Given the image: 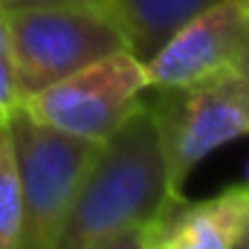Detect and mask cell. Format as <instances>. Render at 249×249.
Listing matches in <instances>:
<instances>
[{
  "label": "cell",
  "mask_w": 249,
  "mask_h": 249,
  "mask_svg": "<svg viewBox=\"0 0 249 249\" xmlns=\"http://www.w3.org/2000/svg\"><path fill=\"white\" fill-rule=\"evenodd\" d=\"M174 200L154 116L142 105L105 142H99L53 249H96L142 229Z\"/></svg>",
  "instance_id": "6da1fadb"
},
{
  "label": "cell",
  "mask_w": 249,
  "mask_h": 249,
  "mask_svg": "<svg viewBox=\"0 0 249 249\" xmlns=\"http://www.w3.org/2000/svg\"><path fill=\"white\" fill-rule=\"evenodd\" d=\"M145 93L174 197H183L191 171L212 151L249 136V90L232 67L188 84L148 87Z\"/></svg>",
  "instance_id": "7a4b0ae2"
},
{
  "label": "cell",
  "mask_w": 249,
  "mask_h": 249,
  "mask_svg": "<svg viewBox=\"0 0 249 249\" xmlns=\"http://www.w3.org/2000/svg\"><path fill=\"white\" fill-rule=\"evenodd\" d=\"M18 105L87 64L122 53L124 41L99 6H41L3 15Z\"/></svg>",
  "instance_id": "3957f363"
},
{
  "label": "cell",
  "mask_w": 249,
  "mask_h": 249,
  "mask_svg": "<svg viewBox=\"0 0 249 249\" xmlns=\"http://www.w3.org/2000/svg\"><path fill=\"white\" fill-rule=\"evenodd\" d=\"M6 119L23 197V249H53L99 142L38 122L20 105Z\"/></svg>",
  "instance_id": "277c9868"
},
{
  "label": "cell",
  "mask_w": 249,
  "mask_h": 249,
  "mask_svg": "<svg viewBox=\"0 0 249 249\" xmlns=\"http://www.w3.org/2000/svg\"><path fill=\"white\" fill-rule=\"evenodd\" d=\"M145 90V64L122 50L70 72L20 102V107L55 130L105 142L142 105Z\"/></svg>",
  "instance_id": "5b68a950"
},
{
  "label": "cell",
  "mask_w": 249,
  "mask_h": 249,
  "mask_svg": "<svg viewBox=\"0 0 249 249\" xmlns=\"http://www.w3.org/2000/svg\"><path fill=\"white\" fill-rule=\"evenodd\" d=\"M249 44V0H220L200 12L145 61L148 87L188 84L217 70H229Z\"/></svg>",
  "instance_id": "8992f818"
},
{
  "label": "cell",
  "mask_w": 249,
  "mask_h": 249,
  "mask_svg": "<svg viewBox=\"0 0 249 249\" xmlns=\"http://www.w3.org/2000/svg\"><path fill=\"white\" fill-rule=\"evenodd\" d=\"M249 226V186H229L206 200H168L142 226V249H235Z\"/></svg>",
  "instance_id": "52a82bcc"
},
{
  "label": "cell",
  "mask_w": 249,
  "mask_h": 249,
  "mask_svg": "<svg viewBox=\"0 0 249 249\" xmlns=\"http://www.w3.org/2000/svg\"><path fill=\"white\" fill-rule=\"evenodd\" d=\"M214 3L220 0H102V12L119 29L124 50L145 64Z\"/></svg>",
  "instance_id": "ba28073f"
},
{
  "label": "cell",
  "mask_w": 249,
  "mask_h": 249,
  "mask_svg": "<svg viewBox=\"0 0 249 249\" xmlns=\"http://www.w3.org/2000/svg\"><path fill=\"white\" fill-rule=\"evenodd\" d=\"M0 249H23V197L9 119H0Z\"/></svg>",
  "instance_id": "9c48e42d"
},
{
  "label": "cell",
  "mask_w": 249,
  "mask_h": 249,
  "mask_svg": "<svg viewBox=\"0 0 249 249\" xmlns=\"http://www.w3.org/2000/svg\"><path fill=\"white\" fill-rule=\"evenodd\" d=\"M41 6H99L102 9V0H0V15L41 9Z\"/></svg>",
  "instance_id": "30bf717a"
},
{
  "label": "cell",
  "mask_w": 249,
  "mask_h": 249,
  "mask_svg": "<svg viewBox=\"0 0 249 249\" xmlns=\"http://www.w3.org/2000/svg\"><path fill=\"white\" fill-rule=\"evenodd\" d=\"M15 105H18V99H15L12 67H9V64H0V119H6Z\"/></svg>",
  "instance_id": "8fae6325"
},
{
  "label": "cell",
  "mask_w": 249,
  "mask_h": 249,
  "mask_svg": "<svg viewBox=\"0 0 249 249\" xmlns=\"http://www.w3.org/2000/svg\"><path fill=\"white\" fill-rule=\"evenodd\" d=\"M96 249H142V229H127L122 235L99 244Z\"/></svg>",
  "instance_id": "7c38bea8"
},
{
  "label": "cell",
  "mask_w": 249,
  "mask_h": 249,
  "mask_svg": "<svg viewBox=\"0 0 249 249\" xmlns=\"http://www.w3.org/2000/svg\"><path fill=\"white\" fill-rule=\"evenodd\" d=\"M232 70L244 78V84H247V90H249V44L241 50V55L235 58V64H232Z\"/></svg>",
  "instance_id": "4fadbf2b"
},
{
  "label": "cell",
  "mask_w": 249,
  "mask_h": 249,
  "mask_svg": "<svg viewBox=\"0 0 249 249\" xmlns=\"http://www.w3.org/2000/svg\"><path fill=\"white\" fill-rule=\"evenodd\" d=\"M0 64H9V44H6V23L0 15Z\"/></svg>",
  "instance_id": "5bb4252c"
},
{
  "label": "cell",
  "mask_w": 249,
  "mask_h": 249,
  "mask_svg": "<svg viewBox=\"0 0 249 249\" xmlns=\"http://www.w3.org/2000/svg\"><path fill=\"white\" fill-rule=\"evenodd\" d=\"M235 249H249V226H247V232H244V238L238 241V247Z\"/></svg>",
  "instance_id": "9a60e30c"
},
{
  "label": "cell",
  "mask_w": 249,
  "mask_h": 249,
  "mask_svg": "<svg viewBox=\"0 0 249 249\" xmlns=\"http://www.w3.org/2000/svg\"><path fill=\"white\" fill-rule=\"evenodd\" d=\"M247 186H249V165H247Z\"/></svg>",
  "instance_id": "2e32d148"
}]
</instances>
